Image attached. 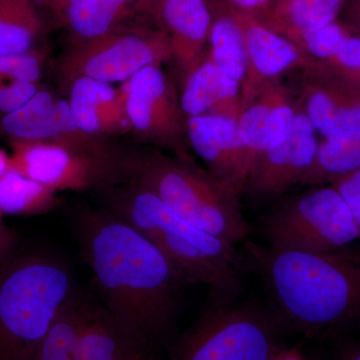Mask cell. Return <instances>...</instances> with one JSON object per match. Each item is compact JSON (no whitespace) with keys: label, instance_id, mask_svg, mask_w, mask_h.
Here are the masks:
<instances>
[{"label":"cell","instance_id":"6da1fadb","mask_svg":"<svg viewBox=\"0 0 360 360\" xmlns=\"http://www.w3.org/2000/svg\"><path fill=\"white\" fill-rule=\"evenodd\" d=\"M75 224L103 307L130 342L155 352L174 326L184 277L150 239L108 210H82Z\"/></svg>","mask_w":360,"mask_h":360},{"label":"cell","instance_id":"7a4b0ae2","mask_svg":"<svg viewBox=\"0 0 360 360\" xmlns=\"http://www.w3.org/2000/svg\"><path fill=\"white\" fill-rule=\"evenodd\" d=\"M246 265L257 272L286 328L338 335L360 324V262L338 253L276 250L246 240Z\"/></svg>","mask_w":360,"mask_h":360},{"label":"cell","instance_id":"3957f363","mask_svg":"<svg viewBox=\"0 0 360 360\" xmlns=\"http://www.w3.org/2000/svg\"><path fill=\"white\" fill-rule=\"evenodd\" d=\"M106 193V210L150 239L187 284H205L217 302L236 300L246 262L233 245L184 221L135 180Z\"/></svg>","mask_w":360,"mask_h":360},{"label":"cell","instance_id":"277c9868","mask_svg":"<svg viewBox=\"0 0 360 360\" xmlns=\"http://www.w3.org/2000/svg\"><path fill=\"white\" fill-rule=\"evenodd\" d=\"M77 290L70 267L44 252L0 266V360H32L52 322Z\"/></svg>","mask_w":360,"mask_h":360},{"label":"cell","instance_id":"5b68a950","mask_svg":"<svg viewBox=\"0 0 360 360\" xmlns=\"http://www.w3.org/2000/svg\"><path fill=\"white\" fill-rule=\"evenodd\" d=\"M134 180L201 231L233 245L248 240L250 225L238 196L195 163L160 155H141Z\"/></svg>","mask_w":360,"mask_h":360},{"label":"cell","instance_id":"8992f818","mask_svg":"<svg viewBox=\"0 0 360 360\" xmlns=\"http://www.w3.org/2000/svg\"><path fill=\"white\" fill-rule=\"evenodd\" d=\"M285 330L276 311L257 303L210 300L170 360H270L283 347Z\"/></svg>","mask_w":360,"mask_h":360},{"label":"cell","instance_id":"52a82bcc","mask_svg":"<svg viewBox=\"0 0 360 360\" xmlns=\"http://www.w3.org/2000/svg\"><path fill=\"white\" fill-rule=\"evenodd\" d=\"M9 169L56 191H103L135 179L141 155L97 151L59 141H11Z\"/></svg>","mask_w":360,"mask_h":360},{"label":"cell","instance_id":"ba28073f","mask_svg":"<svg viewBox=\"0 0 360 360\" xmlns=\"http://www.w3.org/2000/svg\"><path fill=\"white\" fill-rule=\"evenodd\" d=\"M262 234L276 250L335 253L360 238L349 208L333 186L281 201L267 214Z\"/></svg>","mask_w":360,"mask_h":360},{"label":"cell","instance_id":"9c48e42d","mask_svg":"<svg viewBox=\"0 0 360 360\" xmlns=\"http://www.w3.org/2000/svg\"><path fill=\"white\" fill-rule=\"evenodd\" d=\"M172 59L169 41L160 28H129L77 41L63 56L60 75L66 84L82 77L123 84L139 70Z\"/></svg>","mask_w":360,"mask_h":360},{"label":"cell","instance_id":"30bf717a","mask_svg":"<svg viewBox=\"0 0 360 360\" xmlns=\"http://www.w3.org/2000/svg\"><path fill=\"white\" fill-rule=\"evenodd\" d=\"M120 90L130 129L146 141L174 151L179 160L194 162L188 153L186 116L174 82L161 65L139 70Z\"/></svg>","mask_w":360,"mask_h":360},{"label":"cell","instance_id":"8fae6325","mask_svg":"<svg viewBox=\"0 0 360 360\" xmlns=\"http://www.w3.org/2000/svg\"><path fill=\"white\" fill-rule=\"evenodd\" d=\"M245 34L248 66L245 82L241 84L240 108L255 94L272 80L279 79L291 70L309 71L326 68L310 58L300 47L257 20L227 4Z\"/></svg>","mask_w":360,"mask_h":360},{"label":"cell","instance_id":"7c38bea8","mask_svg":"<svg viewBox=\"0 0 360 360\" xmlns=\"http://www.w3.org/2000/svg\"><path fill=\"white\" fill-rule=\"evenodd\" d=\"M316 134L297 103L290 134L276 148L253 161L243 194L258 198H278L290 187L297 186L316 158L319 146Z\"/></svg>","mask_w":360,"mask_h":360},{"label":"cell","instance_id":"4fadbf2b","mask_svg":"<svg viewBox=\"0 0 360 360\" xmlns=\"http://www.w3.org/2000/svg\"><path fill=\"white\" fill-rule=\"evenodd\" d=\"M188 146L205 163L208 174L240 198L245 191L250 161L238 120L224 116L186 117Z\"/></svg>","mask_w":360,"mask_h":360},{"label":"cell","instance_id":"5bb4252c","mask_svg":"<svg viewBox=\"0 0 360 360\" xmlns=\"http://www.w3.org/2000/svg\"><path fill=\"white\" fill-rule=\"evenodd\" d=\"M297 103L323 139L360 130V85L328 68L304 72Z\"/></svg>","mask_w":360,"mask_h":360},{"label":"cell","instance_id":"9a60e30c","mask_svg":"<svg viewBox=\"0 0 360 360\" xmlns=\"http://www.w3.org/2000/svg\"><path fill=\"white\" fill-rule=\"evenodd\" d=\"M296 111L297 101L281 78L267 82L240 108L238 127L250 167L258 156L288 136Z\"/></svg>","mask_w":360,"mask_h":360},{"label":"cell","instance_id":"2e32d148","mask_svg":"<svg viewBox=\"0 0 360 360\" xmlns=\"http://www.w3.org/2000/svg\"><path fill=\"white\" fill-rule=\"evenodd\" d=\"M156 22L167 34L180 84L205 56L212 25L208 0H160Z\"/></svg>","mask_w":360,"mask_h":360},{"label":"cell","instance_id":"e0dca14e","mask_svg":"<svg viewBox=\"0 0 360 360\" xmlns=\"http://www.w3.org/2000/svg\"><path fill=\"white\" fill-rule=\"evenodd\" d=\"M160 0H66L59 11L77 41L136 27H158Z\"/></svg>","mask_w":360,"mask_h":360},{"label":"cell","instance_id":"ac0fdd59","mask_svg":"<svg viewBox=\"0 0 360 360\" xmlns=\"http://www.w3.org/2000/svg\"><path fill=\"white\" fill-rule=\"evenodd\" d=\"M66 99L71 116L87 134H122L130 129L122 90L90 77H77L68 84Z\"/></svg>","mask_w":360,"mask_h":360},{"label":"cell","instance_id":"d6986e66","mask_svg":"<svg viewBox=\"0 0 360 360\" xmlns=\"http://www.w3.org/2000/svg\"><path fill=\"white\" fill-rule=\"evenodd\" d=\"M240 94L241 85L224 75L206 51L181 84L180 106L186 117L215 115L238 120Z\"/></svg>","mask_w":360,"mask_h":360},{"label":"cell","instance_id":"ffe728a7","mask_svg":"<svg viewBox=\"0 0 360 360\" xmlns=\"http://www.w3.org/2000/svg\"><path fill=\"white\" fill-rule=\"evenodd\" d=\"M212 25L208 37L207 53L224 75L243 84L248 72V59L245 34L227 4L208 0Z\"/></svg>","mask_w":360,"mask_h":360},{"label":"cell","instance_id":"44dd1931","mask_svg":"<svg viewBox=\"0 0 360 360\" xmlns=\"http://www.w3.org/2000/svg\"><path fill=\"white\" fill-rule=\"evenodd\" d=\"M96 303L77 290L58 312L32 360H73Z\"/></svg>","mask_w":360,"mask_h":360},{"label":"cell","instance_id":"7402d4cb","mask_svg":"<svg viewBox=\"0 0 360 360\" xmlns=\"http://www.w3.org/2000/svg\"><path fill=\"white\" fill-rule=\"evenodd\" d=\"M345 0H274L264 25L295 40L338 21Z\"/></svg>","mask_w":360,"mask_h":360},{"label":"cell","instance_id":"603a6c76","mask_svg":"<svg viewBox=\"0 0 360 360\" xmlns=\"http://www.w3.org/2000/svg\"><path fill=\"white\" fill-rule=\"evenodd\" d=\"M122 335L103 305L96 304L85 326L73 360H129L141 352Z\"/></svg>","mask_w":360,"mask_h":360},{"label":"cell","instance_id":"cb8c5ba5","mask_svg":"<svg viewBox=\"0 0 360 360\" xmlns=\"http://www.w3.org/2000/svg\"><path fill=\"white\" fill-rule=\"evenodd\" d=\"M360 168V130L323 139L316 158L300 177V186L333 182ZM297 184V186H298Z\"/></svg>","mask_w":360,"mask_h":360},{"label":"cell","instance_id":"d4e9b609","mask_svg":"<svg viewBox=\"0 0 360 360\" xmlns=\"http://www.w3.org/2000/svg\"><path fill=\"white\" fill-rule=\"evenodd\" d=\"M56 103L49 90L39 89L25 105L2 116L0 135H6L9 141H52Z\"/></svg>","mask_w":360,"mask_h":360},{"label":"cell","instance_id":"484cf974","mask_svg":"<svg viewBox=\"0 0 360 360\" xmlns=\"http://www.w3.org/2000/svg\"><path fill=\"white\" fill-rule=\"evenodd\" d=\"M42 30L34 0H0V56L32 51Z\"/></svg>","mask_w":360,"mask_h":360},{"label":"cell","instance_id":"4316f807","mask_svg":"<svg viewBox=\"0 0 360 360\" xmlns=\"http://www.w3.org/2000/svg\"><path fill=\"white\" fill-rule=\"evenodd\" d=\"M59 203L58 191L9 169L0 179V212L9 215H40Z\"/></svg>","mask_w":360,"mask_h":360},{"label":"cell","instance_id":"83f0119b","mask_svg":"<svg viewBox=\"0 0 360 360\" xmlns=\"http://www.w3.org/2000/svg\"><path fill=\"white\" fill-rule=\"evenodd\" d=\"M352 32L342 22L335 21L317 32L300 37L295 44L310 58L316 59L328 68L338 56L347 35Z\"/></svg>","mask_w":360,"mask_h":360},{"label":"cell","instance_id":"f1b7e54d","mask_svg":"<svg viewBox=\"0 0 360 360\" xmlns=\"http://www.w3.org/2000/svg\"><path fill=\"white\" fill-rule=\"evenodd\" d=\"M41 73V60L35 52L0 56V78L37 84Z\"/></svg>","mask_w":360,"mask_h":360},{"label":"cell","instance_id":"f546056e","mask_svg":"<svg viewBox=\"0 0 360 360\" xmlns=\"http://www.w3.org/2000/svg\"><path fill=\"white\" fill-rule=\"evenodd\" d=\"M34 82L0 78V115L4 116L25 105L37 91Z\"/></svg>","mask_w":360,"mask_h":360},{"label":"cell","instance_id":"4dcf8cb0","mask_svg":"<svg viewBox=\"0 0 360 360\" xmlns=\"http://www.w3.org/2000/svg\"><path fill=\"white\" fill-rule=\"evenodd\" d=\"M333 184L347 203L360 231V168L343 175Z\"/></svg>","mask_w":360,"mask_h":360},{"label":"cell","instance_id":"1f68e13d","mask_svg":"<svg viewBox=\"0 0 360 360\" xmlns=\"http://www.w3.org/2000/svg\"><path fill=\"white\" fill-rule=\"evenodd\" d=\"M220 1L225 2L239 11L250 14L262 22L269 18L272 4H274V0H220Z\"/></svg>","mask_w":360,"mask_h":360},{"label":"cell","instance_id":"d6a6232c","mask_svg":"<svg viewBox=\"0 0 360 360\" xmlns=\"http://www.w3.org/2000/svg\"><path fill=\"white\" fill-rule=\"evenodd\" d=\"M18 238L16 232L0 224V266L15 255Z\"/></svg>","mask_w":360,"mask_h":360},{"label":"cell","instance_id":"836d02e7","mask_svg":"<svg viewBox=\"0 0 360 360\" xmlns=\"http://www.w3.org/2000/svg\"><path fill=\"white\" fill-rule=\"evenodd\" d=\"M341 13L345 18L343 25L360 37V0H345Z\"/></svg>","mask_w":360,"mask_h":360},{"label":"cell","instance_id":"e575fe53","mask_svg":"<svg viewBox=\"0 0 360 360\" xmlns=\"http://www.w3.org/2000/svg\"><path fill=\"white\" fill-rule=\"evenodd\" d=\"M335 360H360V341L348 343L341 348Z\"/></svg>","mask_w":360,"mask_h":360},{"label":"cell","instance_id":"d590c367","mask_svg":"<svg viewBox=\"0 0 360 360\" xmlns=\"http://www.w3.org/2000/svg\"><path fill=\"white\" fill-rule=\"evenodd\" d=\"M270 360H305V354L298 352L297 349H288L283 347Z\"/></svg>","mask_w":360,"mask_h":360},{"label":"cell","instance_id":"8d00e7d4","mask_svg":"<svg viewBox=\"0 0 360 360\" xmlns=\"http://www.w3.org/2000/svg\"><path fill=\"white\" fill-rule=\"evenodd\" d=\"M331 71V70H329ZM338 77L352 82V84L360 85V68L356 70L352 71H331Z\"/></svg>","mask_w":360,"mask_h":360},{"label":"cell","instance_id":"74e56055","mask_svg":"<svg viewBox=\"0 0 360 360\" xmlns=\"http://www.w3.org/2000/svg\"><path fill=\"white\" fill-rule=\"evenodd\" d=\"M9 170V155L0 149V179Z\"/></svg>","mask_w":360,"mask_h":360},{"label":"cell","instance_id":"f35d334b","mask_svg":"<svg viewBox=\"0 0 360 360\" xmlns=\"http://www.w3.org/2000/svg\"><path fill=\"white\" fill-rule=\"evenodd\" d=\"M129 360H156L155 357V352H144L141 354H137L132 356Z\"/></svg>","mask_w":360,"mask_h":360},{"label":"cell","instance_id":"ab89813d","mask_svg":"<svg viewBox=\"0 0 360 360\" xmlns=\"http://www.w3.org/2000/svg\"><path fill=\"white\" fill-rule=\"evenodd\" d=\"M47 1L51 2V4H54L56 7H58V9H60V7L63 6L66 0H47Z\"/></svg>","mask_w":360,"mask_h":360},{"label":"cell","instance_id":"60d3db41","mask_svg":"<svg viewBox=\"0 0 360 360\" xmlns=\"http://www.w3.org/2000/svg\"><path fill=\"white\" fill-rule=\"evenodd\" d=\"M305 360H321L319 357L312 354H305Z\"/></svg>","mask_w":360,"mask_h":360},{"label":"cell","instance_id":"b9f144b4","mask_svg":"<svg viewBox=\"0 0 360 360\" xmlns=\"http://www.w3.org/2000/svg\"><path fill=\"white\" fill-rule=\"evenodd\" d=\"M354 257L355 258V259L359 260V262H360V250L357 251L356 255H354Z\"/></svg>","mask_w":360,"mask_h":360},{"label":"cell","instance_id":"7bdbcfd3","mask_svg":"<svg viewBox=\"0 0 360 360\" xmlns=\"http://www.w3.org/2000/svg\"><path fill=\"white\" fill-rule=\"evenodd\" d=\"M2 219H4V214H2V212H0V224H4V221H2Z\"/></svg>","mask_w":360,"mask_h":360}]
</instances>
